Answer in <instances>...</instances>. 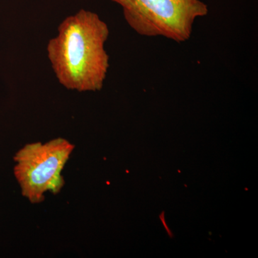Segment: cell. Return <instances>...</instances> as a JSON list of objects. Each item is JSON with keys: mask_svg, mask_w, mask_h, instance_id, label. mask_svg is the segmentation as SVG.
Returning <instances> with one entry per match:
<instances>
[{"mask_svg": "<svg viewBox=\"0 0 258 258\" xmlns=\"http://www.w3.org/2000/svg\"><path fill=\"white\" fill-rule=\"evenodd\" d=\"M108 36V25L93 12L81 10L64 19L47 46L59 83L78 92L101 90L109 69Z\"/></svg>", "mask_w": 258, "mask_h": 258, "instance_id": "obj_1", "label": "cell"}, {"mask_svg": "<svg viewBox=\"0 0 258 258\" xmlns=\"http://www.w3.org/2000/svg\"><path fill=\"white\" fill-rule=\"evenodd\" d=\"M123 10L131 28L142 36L163 37L184 42L191 37L194 24L208 15L201 0H111Z\"/></svg>", "mask_w": 258, "mask_h": 258, "instance_id": "obj_2", "label": "cell"}, {"mask_svg": "<svg viewBox=\"0 0 258 258\" xmlns=\"http://www.w3.org/2000/svg\"><path fill=\"white\" fill-rule=\"evenodd\" d=\"M75 145L64 138L45 144H26L15 154L14 174L22 195L32 204L45 200V193H60L64 185L62 176Z\"/></svg>", "mask_w": 258, "mask_h": 258, "instance_id": "obj_3", "label": "cell"}]
</instances>
